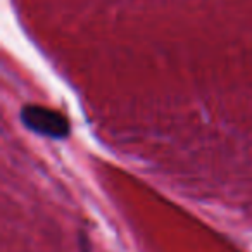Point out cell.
I'll use <instances>...</instances> for the list:
<instances>
[{"label": "cell", "instance_id": "cell-1", "mask_svg": "<svg viewBox=\"0 0 252 252\" xmlns=\"http://www.w3.org/2000/svg\"><path fill=\"white\" fill-rule=\"evenodd\" d=\"M21 121L35 133L50 138H66L69 135V121L61 112L42 105H25L21 109Z\"/></svg>", "mask_w": 252, "mask_h": 252}]
</instances>
